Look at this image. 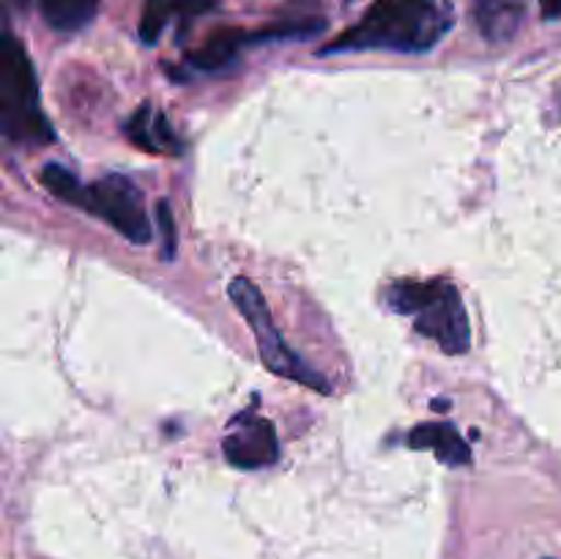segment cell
Instances as JSON below:
<instances>
[{
	"mask_svg": "<svg viewBox=\"0 0 561 559\" xmlns=\"http://www.w3.org/2000/svg\"><path fill=\"white\" fill-rule=\"evenodd\" d=\"M453 25V11L444 0H376L354 27L340 33L321 53L348 49H431Z\"/></svg>",
	"mask_w": 561,
	"mask_h": 559,
	"instance_id": "cell-1",
	"label": "cell"
},
{
	"mask_svg": "<svg viewBox=\"0 0 561 559\" xmlns=\"http://www.w3.org/2000/svg\"><path fill=\"white\" fill-rule=\"evenodd\" d=\"M389 305L414 318L416 332L442 345L447 354L469 351V312L458 288L447 280H400L389 290Z\"/></svg>",
	"mask_w": 561,
	"mask_h": 559,
	"instance_id": "cell-2",
	"label": "cell"
},
{
	"mask_svg": "<svg viewBox=\"0 0 561 559\" xmlns=\"http://www.w3.org/2000/svg\"><path fill=\"white\" fill-rule=\"evenodd\" d=\"M0 126L11 142L22 146H44L53 140L47 115L38 107L31 58L11 33L0 42Z\"/></svg>",
	"mask_w": 561,
	"mask_h": 559,
	"instance_id": "cell-3",
	"label": "cell"
},
{
	"mask_svg": "<svg viewBox=\"0 0 561 559\" xmlns=\"http://www.w3.org/2000/svg\"><path fill=\"white\" fill-rule=\"evenodd\" d=\"M230 299H233L236 310L250 321L252 332L257 338V349H261V360L266 362L268 370L277 373V376L290 378V381L307 384V387L318 389V392H332V384L323 376H318L316 370H310L307 362H301L294 351L285 345V340L279 338L277 327H274L272 310H268L266 299L257 290V285L247 277H233L228 288Z\"/></svg>",
	"mask_w": 561,
	"mask_h": 559,
	"instance_id": "cell-4",
	"label": "cell"
},
{
	"mask_svg": "<svg viewBox=\"0 0 561 559\" xmlns=\"http://www.w3.org/2000/svg\"><path fill=\"white\" fill-rule=\"evenodd\" d=\"M82 212L104 219L110 228L118 230L131 244H148L151 241V223H148L146 203H142L140 190L126 175L110 173L88 184Z\"/></svg>",
	"mask_w": 561,
	"mask_h": 559,
	"instance_id": "cell-5",
	"label": "cell"
},
{
	"mask_svg": "<svg viewBox=\"0 0 561 559\" xmlns=\"http://www.w3.org/2000/svg\"><path fill=\"white\" fill-rule=\"evenodd\" d=\"M225 458L239 469H263L279 458V442L274 425L261 417H239L233 431L222 442Z\"/></svg>",
	"mask_w": 561,
	"mask_h": 559,
	"instance_id": "cell-6",
	"label": "cell"
},
{
	"mask_svg": "<svg viewBox=\"0 0 561 559\" xmlns=\"http://www.w3.org/2000/svg\"><path fill=\"white\" fill-rule=\"evenodd\" d=\"M409 444L416 449H433L436 458L444 460L447 466H460L471 460L469 444L463 442L458 427L449 425V422H425V425H416L411 431Z\"/></svg>",
	"mask_w": 561,
	"mask_h": 559,
	"instance_id": "cell-7",
	"label": "cell"
},
{
	"mask_svg": "<svg viewBox=\"0 0 561 559\" xmlns=\"http://www.w3.org/2000/svg\"><path fill=\"white\" fill-rule=\"evenodd\" d=\"M526 0H474V16L480 31L491 42H504L518 31Z\"/></svg>",
	"mask_w": 561,
	"mask_h": 559,
	"instance_id": "cell-8",
	"label": "cell"
},
{
	"mask_svg": "<svg viewBox=\"0 0 561 559\" xmlns=\"http://www.w3.org/2000/svg\"><path fill=\"white\" fill-rule=\"evenodd\" d=\"M244 44H250V33H244L241 27H222V31L211 33L197 53L190 55V64L201 71L225 69L228 64H233Z\"/></svg>",
	"mask_w": 561,
	"mask_h": 559,
	"instance_id": "cell-9",
	"label": "cell"
},
{
	"mask_svg": "<svg viewBox=\"0 0 561 559\" xmlns=\"http://www.w3.org/2000/svg\"><path fill=\"white\" fill-rule=\"evenodd\" d=\"M126 135H129V140L135 142V146L146 148V151H162V148L179 151V140H175L173 132H170L164 115H151L148 107L137 110L135 118L126 124Z\"/></svg>",
	"mask_w": 561,
	"mask_h": 559,
	"instance_id": "cell-10",
	"label": "cell"
},
{
	"mask_svg": "<svg viewBox=\"0 0 561 559\" xmlns=\"http://www.w3.org/2000/svg\"><path fill=\"white\" fill-rule=\"evenodd\" d=\"M96 5L99 0H42V16L55 31L71 33L93 20Z\"/></svg>",
	"mask_w": 561,
	"mask_h": 559,
	"instance_id": "cell-11",
	"label": "cell"
},
{
	"mask_svg": "<svg viewBox=\"0 0 561 559\" xmlns=\"http://www.w3.org/2000/svg\"><path fill=\"white\" fill-rule=\"evenodd\" d=\"M323 27H327V20H323V16H310V14L283 16V20L274 22V25L250 33V44L272 42V38H307L321 33Z\"/></svg>",
	"mask_w": 561,
	"mask_h": 559,
	"instance_id": "cell-12",
	"label": "cell"
},
{
	"mask_svg": "<svg viewBox=\"0 0 561 559\" xmlns=\"http://www.w3.org/2000/svg\"><path fill=\"white\" fill-rule=\"evenodd\" d=\"M42 184L53 192L58 201L69 203V206L82 208V201H85V184L71 173L69 168L58 162H49L42 168Z\"/></svg>",
	"mask_w": 561,
	"mask_h": 559,
	"instance_id": "cell-13",
	"label": "cell"
},
{
	"mask_svg": "<svg viewBox=\"0 0 561 559\" xmlns=\"http://www.w3.org/2000/svg\"><path fill=\"white\" fill-rule=\"evenodd\" d=\"M175 3L179 0H146V9L140 16V38L146 44H157L162 36L164 25L170 16L175 14Z\"/></svg>",
	"mask_w": 561,
	"mask_h": 559,
	"instance_id": "cell-14",
	"label": "cell"
},
{
	"mask_svg": "<svg viewBox=\"0 0 561 559\" xmlns=\"http://www.w3.org/2000/svg\"><path fill=\"white\" fill-rule=\"evenodd\" d=\"M157 225H159V233H162V255H164V261H173L175 250H179V239H175L173 214H170V206L164 201L157 203Z\"/></svg>",
	"mask_w": 561,
	"mask_h": 559,
	"instance_id": "cell-15",
	"label": "cell"
},
{
	"mask_svg": "<svg viewBox=\"0 0 561 559\" xmlns=\"http://www.w3.org/2000/svg\"><path fill=\"white\" fill-rule=\"evenodd\" d=\"M540 9L546 20H561V0H540Z\"/></svg>",
	"mask_w": 561,
	"mask_h": 559,
	"instance_id": "cell-16",
	"label": "cell"
},
{
	"mask_svg": "<svg viewBox=\"0 0 561 559\" xmlns=\"http://www.w3.org/2000/svg\"><path fill=\"white\" fill-rule=\"evenodd\" d=\"M16 3H20V5H25V3H27V0H16Z\"/></svg>",
	"mask_w": 561,
	"mask_h": 559,
	"instance_id": "cell-17",
	"label": "cell"
}]
</instances>
